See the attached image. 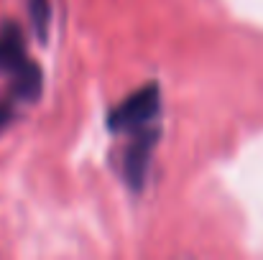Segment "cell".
<instances>
[{"label":"cell","instance_id":"1","mask_svg":"<svg viewBox=\"0 0 263 260\" xmlns=\"http://www.w3.org/2000/svg\"><path fill=\"white\" fill-rule=\"evenodd\" d=\"M161 115V89L156 85H146L125 97L107 117L112 133H138L154 125Z\"/></svg>","mask_w":263,"mask_h":260},{"label":"cell","instance_id":"2","mask_svg":"<svg viewBox=\"0 0 263 260\" xmlns=\"http://www.w3.org/2000/svg\"><path fill=\"white\" fill-rule=\"evenodd\" d=\"M130 138L133 141L125 148V158H123V176L130 184V189L138 191L146 181V171H148V164H151V156H154V148L159 141V128L151 125L146 130L130 133Z\"/></svg>","mask_w":263,"mask_h":260},{"label":"cell","instance_id":"3","mask_svg":"<svg viewBox=\"0 0 263 260\" xmlns=\"http://www.w3.org/2000/svg\"><path fill=\"white\" fill-rule=\"evenodd\" d=\"M31 67H33V62H28V56H26V44H23L21 28L13 23H5L0 28V72L10 74V79H13Z\"/></svg>","mask_w":263,"mask_h":260},{"label":"cell","instance_id":"4","mask_svg":"<svg viewBox=\"0 0 263 260\" xmlns=\"http://www.w3.org/2000/svg\"><path fill=\"white\" fill-rule=\"evenodd\" d=\"M31 15H33V23L39 28V36L44 38L46 36V23H49V5H46V0H31Z\"/></svg>","mask_w":263,"mask_h":260}]
</instances>
